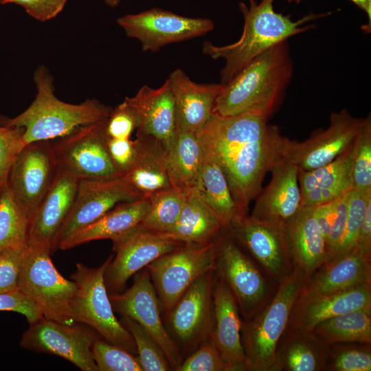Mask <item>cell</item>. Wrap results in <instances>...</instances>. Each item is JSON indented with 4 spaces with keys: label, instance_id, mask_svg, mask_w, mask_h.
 I'll return each mask as SVG.
<instances>
[{
    "label": "cell",
    "instance_id": "6da1fadb",
    "mask_svg": "<svg viewBox=\"0 0 371 371\" xmlns=\"http://www.w3.org/2000/svg\"><path fill=\"white\" fill-rule=\"evenodd\" d=\"M268 119L251 112L232 116L213 113L196 132L204 153L223 170L243 216L261 190L266 174L284 159L289 141Z\"/></svg>",
    "mask_w": 371,
    "mask_h": 371
},
{
    "label": "cell",
    "instance_id": "7a4b0ae2",
    "mask_svg": "<svg viewBox=\"0 0 371 371\" xmlns=\"http://www.w3.org/2000/svg\"><path fill=\"white\" fill-rule=\"evenodd\" d=\"M293 68L287 41L276 45L223 85L213 113L232 116L251 112L269 118L280 105Z\"/></svg>",
    "mask_w": 371,
    "mask_h": 371
},
{
    "label": "cell",
    "instance_id": "3957f363",
    "mask_svg": "<svg viewBox=\"0 0 371 371\" xmlns=\"http://www.w3.org/2000/svg\"><path fill=\"white\" fill-rule=\"evenodd\" d=\"M247 7L240 3L244 16V26L240 38L223 46H216L210 41L203 45V52L212 59H223L225 65L221 71V84L228 82L251 60L276 45L287 41L296 34L313 28L308 24L312 20L325 17L329 13L309 14L293 21L291 15L276 12L273 0H249Z\"/></svg>",
    "mask_w": 371,
    "mask_h": 371
},
{
    "label": "cell",
    "instance_id": "277c9868",
    "mask_svg": "<svg viewBox=\"0 0 371 371\" xmlns=\"http://www.w3.org/2000/svg\"><path fill=\"white\" fill-rule=\"evenodd\" d=\"M33 79L37 91L31 104L17 116L3 120L4 125L24 128L26 144L62 137L80 126L107 120L112 112L113 108L96 99L80 104L59 100L52 75L44 65L35 69Z\"/></svg>",
    "mask_w": 371,
    "mask_h": 371
},
{
    "label": "cell",
    "instance_id": "5b68a950",
    "mask_svg": "<svg viewBox=\"0 0 371 371\" xmlns=\"http://www.w3.org/2000/svg\"><path fill=\"white\" fill-rule=\"evenodd\" d=\"M305 280L302 273L294 267L292 275L278 284L274 295L266 305L242 322L245 370L273 371L277 345Z\"/></svg>",
    "mask_w": 371,
    "mask_h": 371
},
{
    "label": "cell",
    "instance_id": "8992f818",
    "mask_svg": "<svg viewBox=\"0 0 371 371\" xmlns=\"http://www.w3.org/2000/svg\"><path fill=\"white\" fill-rule=\"evenodd\" d=\"M52 251L46 245L28 243L23 254L18 289L39 308L45 319L72 325L76 322L70 306L76 284L58 271L50 257Z\"/></svg>",
    "mask_w": 371,
    "mask_h": 371
},
{
    "label": "cell",
    "instance_id": "52a82bcc",
    "mask_svg": "<svg viewBox=\"0 0 371 371\" xmlns=\"http://www.w3.org/2000/svg\"><path fill=\"white\" fill-rule=\"evenodd\" d=\"M111 259L110 256L97 268L76 264V271L71 276L76 284L71 313L76 323L90 326L106 341L135 355L134 339L115 317L105 285L104 274Z\"/></svg>",
    "mask_w": 371,
    "mask_h": 371
},
{
    "label": "cell",
    "instance_id": "ba28073f",
    "mask_svg": "<svg viewBox=\"0 0 371 371\" xmlns=\"http://www.w3.org/2000/svg\"><path fill=\"white\" fill-rule=\"evenodd\" d=\"M215 240L207 244H184L149 263L147 268L161 311L166 315L199 276L214 269Z\"/></svg>",
    "mask_w": 371,
    "mask_h": 371
},
{
    "label": "cell",
    "instance_id": "9c48e42d",
    "mask_svg": "<svg viewBox=\"0 0 371 371\" xmlns=\"http://www.w3.org/2000/svg\"><path fill=\"white\" fill-rule=\"evenodd\" d=\"M214 271L231 290L245 319L253 317L269 302L267 281L236 245L228 228H224L215 239Z\"/></svg>",
    "mask_w": 371,
    "mask_h": 371
},
{
    "label": "cell",
    "instance_id": "30bf717a",
    "mask_svg": "<svg viewBox=\"0 0 371 371\" xmlns=\"http://www.w3.org/2000/svg\"><path fill=\"white\" fill-rule=\"evenodd\" d=\"M106 120L80 126L52 140L58 168L79 179L121 177L109 153Z\"/></svg>",
    "mask_w": 371,
    "mask_h": 371
},
{
    "label": "cell",
    "instance_id": "8fae6325",
    "mask_svg": "<svg viewBox=\"0 0 371 371\" xmlns=\"http://www.w3.org/2000/svg\"><path fill=\"white\" fill-rule=\"evenodd\" d=\"M58 170L52 141L29 143L16 158L7 187L29 219L51 188Z\"/></svg>",
    "mask_w": 371,
    "mask_h": 371
},
{
    "label": "cell",
    "instance_id": "7c38bea8",
    "mask_svg": "<svg viewBox=\"0 0 371 371\" xmlns=\"http://www.w3.org/2000/svg\"><path fill=\"white\" fill-rule=\"evenodd\" d=\"M126 36L137 39L144 52H155L166 45L203 36L214 24L206 18L181 16L160 8L128 14L117 19Z\"/></svg>",
    "mask_w": 371,
    "mask_h": 371
},
{
    "label": "cell",
    "instance_id": "4fadbf2b",
    "mask_svg": "<svg viewBox=\"0 0 371 371\" xmlns=\"http://www.w3.org/2000/svg\"><path fill=\"white\" fill-rule=\"evenodd\" d=\"M98 337L82 324H65L42 317L30 324L20 346L25 349L58 355L83 371H98L91 347Z\"/></svg>",
    "mask_w": 371,
    "mask_h": 371
},
{
    "label": "cell",
    "instance_id": "5bb4252c",
    "mask_svg": "<svg viewBox=\"0 0 371 371\" xmlns=\"http://www.w3.org/2000/svg\"><path fill=\"white\" fill-rule=\"evenodd\" d=\"M132 286L123 293L109 295L114 312L127 316L149 333L161 346L172 370L181 363L180 349L161 317L159 298L146 267L140 270Z\"/></svg>",
    "mask_w": 371,
    "mask_h": 371
},
{
    "label": "cell",
    "instance_id": "9a60e30c",
    "mask_svg": "<svg viewBox=\"0 0 371 371\" xmlns=\"http://www.w3.org/2000/svg\"><path fill=\"white\" fill-rule=\"evenodd\" d=\"M366 118L352 116L346 109L330 115V124L302 142L289 139L284 159L298 170L310 171L325 166L354 142Z\"/></svg>",
    "mask_w": 371,
    "mask_h": 371
},
{
    "label": "cell",
    "instance_id": "2e32d148",
    "mask_svg": "<svg viewBox=\"0 0 371 371\" xmlns=\"http://www.w3.org/2000/svg\"><path fill=\"white\" fill-rule=\"evenodd\" d=\"M283 225L246 215L227 227L234 238L247 248L278 284L289 278L294 271Z\"/></svg>",
    "mask_w": 371,
    "mask_h": 371
},
{
    "label": "cell",
    "instance_id": "e0dca14e",
    "mask_svg": "<svg viewBox=\"0 0 371 371\" xmlns=\"http://www.w3.org/2000/svg\"><path fill=\"white\" fill-rule=\"evenodd\" d=\"M142 198L122 177L99 180L80 179L73 207L55 238L53 249L117 205Z\"/></svg>",
    "mask_w": 371,
    "mask_h": 371
},
{
    "label": "cell",
    "instance_id": "ac0fdd59",
    "mask_svg": "<svg viewBox=\"0 0 371 371\" xmlns=\"http://www.w3.org/2000/svg\"><path fill=\"white\" fill-rule=\"evenodd\" d=\"M113 242L116 254L108 264L104 274L109 295L120 293L127 280L149 263L184 245L139 226Z\"/></svg>",
    "mask_w": 371,
    "mask_h": 371
},
{
    "label": "cell",
    "instance_id": "d6986e66",
    "mask_svg": "<svg viewBox=\"0 0 371 371\" xmlns=\"http://www.w3.org/2000/svg\"><path fill=\"white\" fill-rule=\"evenodd\" d=\"M214 278V269L199 276L167 315L169 334L179 349L194 348L210 335Z\"/></svg>",
    "mask_w": 371,
    "mask_h": 371
},
{
    "label": "cell",
    "instance_id": "ffe728a7",
    "mask_svg": "<svg viewBox=\"0 0 371 371\" xmlns=\"http://www.w3.org/2000/svg\"><path fill=\"white\" fill-rule=\"evenodd\" d=\"M371 254L358 245L324 262L306 279L297 298L303 300L371 284Z\"/></svg>",
    "mask_w": 371,
    "mask_h": 371
},
{
    "label": "cell",
    "instance_id": "44dd1931",
    "mask_svg": "<svg viewBox=\"0 0 371 371\" xmlns=\"http://www.w3.org/2000/svg\"><path fill=\"white\" fill-rule=\"evenodd\" d=\"M124 101L135 116L137 134L156 138L169 151L176 136L177 117L168 80L157 89L144 85Z\"/></svg>",
    "mask_w": 371,
    "mask_h": 371
},
{
    "label": "cell",
    "instance_id": "7402d4cb",
    "mask_svg": "<svg viewBox=\"0 0 371 371\" xmlns=\"http://www.w3.org/2000/svg\"><path fill=\"white\" fill-rule=\"evenodd\" d=\"M212 302V326L208 337L232 371L245 370L239 308L228 286L216 276Z\"/></svg>",
    "mask_w": 371,
    "mask_h": 371
},
{
    "label": "cell",
    "instance_id": "603a6c76",
    "mask_svg": "<svg viewBox=\"0 0 371 371\" xmlns=\"http://www.w3.org/2000/svg\"><path fill=\"white\" fill-rule=\"evenodd\" d=\"M79 181L58 168L51 188L30 219L28 243L44 244L53 250L55 238L73 207Z\"/></svg>",
    "mask_w": 371,
    "mask_h": 371
},
{
    "label": "cell",
    "instance_id": "cb8c5ba5",
    "mask_svg": "<svg viewBox=\"0 0 371 371\" xmlns=\"http://www.w3.org/2000/svg\"><path fill=\"white\" fill-rule=\"evenodd\" d=\"M368 308H371V284L306 300H296L286 330L312 331L325 319Z\"/></svg>",
    "mask_w": 371,
    "mask_h": 371
},
{
    "label": "cell",
    "instance_id": "d4e9b609",
    "mask_svg": "<svg viewBox=\"0 0 371 371\" xmlns=\"http://www.w3.org/2000/svg\"><path fill=\"white\" fill-rule=\"evenodd\" d=\"M271 180L256 196L251 216L284 224L302 207L297 168L282 159L270 171Z\"/></svg>",
    "mask_w": 371,
    "mask_h": 371
},
{
    "label": "cell",
    "instance_id": "484cf974",
    "mask_svg": "<svg viewBox=\"0 0 371 371\" xmlns=\"http://www.w3.org/2000/svg\"><path fill=\"white\" fill-rule=\"evenodd\" d=\"M283 225L293 266L306 280L328 260L326 241L314 207L302 206Z\"/></svg>",
    "mask_w": 371,
    "mask_h": 371
},
{
    "label": "cell",
    "instance_id": "4316f807",
    "mask_svg": "<svg viewBox=\"0 0 371 371\" xmlns=\"http://www.w3.org/2000/svg\"><path fill=\"white\" fill-rule=\"evenodd\" d=\"M175 102L177 130L196 133L213 114L215 100L222 84H198L181 69L168 78Z\"/></svg>",
    "mask_w": 371,
    "mask_h": 371
},
{
    "label": "cell",
    "instance_id": "83f0119b",
    "mask_svg": "<svg viewBox=\"0 0 371 371\" xmlns=\"http://www.w3.org/2000/svg\"><path fill=\"white\" fill-rule=\"evenodd\" d=\"M136 157L132 168L123 177L143 198L172 187L168 172V150L156 138L137 134Z\"/></svg>",
    "mask_w": 371,
    "mask_h": 371
},
{
    "label": "cell",
    "instance_id": "f1b7e54d",
    "mask_svg": "<svg viewBox=\"0 0 371 371\" xmlns=\"http://www.w3.org/2000/svg\"><path fill=\"white\" fill-rule=\"evenodd\" d=\"M149 207L148 198L121 203L94 223L70 236L58 248L68 249L99 239L117 240L140 225Z\"/></svg>",
    "mask_w": 371,
    "mask_h": 371
},
{
    "label": "cell",
    "instance_id": "f546056e",
    "mask_svg": "<svg viewBox=\"0 0 371 371\" xmlns=\"http://www.w3.org/2000/svg\"><path fill=\"white\" fill-rule=\"evenodd\" d=\"M328 348L313 331L285 330L277 345L273 371H325Z\"/></svg>",
    "mask_w": 371,
    "mask_h": 371
},
{
    "label": "cell",
    "instance_id": "4dcf8cb0",
    "mask_svg": "<svg viewBox=\"0 0 371 371\" xmlns=\"http://www.w3.org/2000/svg\"><path fill=\"white\" fill-rule=\"evenodd\" d=\"M224 228L196 190L191 188L187 192L177 223L168 232L161 234L184 244H207L214 241Z\"/></svg>",
    "mask_w": 371,
    "mask_h": 371
},
{
    "label": "cell",
    "instance_id": "1f68e13d",
    "mask_svg": "<svg viewBox=\"0 0 371 371\" xmlns=\"http://www.w3.org/2000/svg\"><path fill=\"white\" fill-rule=\"evenodd\" d=\"M203 164L194 186L202 200L214 212L225 228L245 216L232 195L221 167L204 151Z\"/></svg>",
    "mask_w": 371,
    "mask_h": 371
},
{
    "label": "cell",
    "instance_id": "d6a6232c",
    "mask_svg": "<svg viewBox=\"0 0 371 371\" xmlns=\"http://www.w3.org/2000/svg\"><path fill=\"white\" fill-rule=\"evenodd\" d=\"M203 149L196 133L177 130L168 153V167L172 187L194 188L203 161Z\"/></svg>",
    "mask_w": 371,
    "mask_h": 371
},
{
    "label": "cell",
    "instance_id": "836d02e7",
    "mask_svg": "<svg viewBox=\"0 0 371 371\" xmlns=\"http://www.w3.org/2000/svg\"><path fill=\"white\" fill-rule=\"evenodd\" d=\"M312 331L328 346L339 343H371V308L334 316L317 324Z\"/></svg>",
    "mask_w": 371,
    "mask_h": 371
},
{
    "label": "cell",
    "instance_id": "e575fe53",
    "mask_svg": "<svg viewBox=\"0 0 371 371\" xmlns=\"http://www.w3.org/2000/svg\"><path fill=\"white\" fill-rule=\"evenodd\" d=\"M354 149L355 141L344 153L329 164L310 171L298 170L297 179L301 192L314 188L340 187L351 190Z\"/></svg>",
    "mask_w": 371,
    "mask_h": 371
},
{
    "label": "cell",
    "instance_id": "d590c367",
    "mask_svg": "<svg viewBox=\"0 0 371 371\" xmlns=\"http://www.w3.org/2000/svg\"><path fill=\"white\" fill-rule=\"evenodd\" d=\"M188 190L170 188L150 196V207L139 227L164 234L177 223L186 202Z\"/></svg>",
    "mask_w": 371,
    "mask_h": 371
},
{
    "label": "cell",
    "instance_id": "8d00e7d4",
    "mask_svg": "<svg viewBox=\"0 0 371 371\" xmlns=\"http://www.w3.org/2000/svg\"><path fill=\"white\" fill-rule=\"evenodd\" d=\"M30 219L8 187L0 195V251L25 249L28 245Z\"/></svg>",
    "mask_w": 371,
    "mask_h": 371
},
{
    "label": "cell",
    "instance_id": "74e56055",
    "mask_svg": "<svg viewBox=\"0 0 371 371\" xmlns=\"http://www.w3.org/2000/svg\"><path fill=\"white\" fill-rule=\"evenodd\" d=\"M349 191L328 203L314 207L316 221L326 241L327 261L336 255L344 236Z\"/></svg>",
    "mask_w": 371,
    "mask_h": 371
},
{
    "label": "cell",
    "instance_id": "f35d334b",
    "mask_svg": "<svg viewBox=\"0 0 371 371\" xmlns=\"http://www.w3.org/2000/svg\"><path fill=\"white\" fill-rule=\"evenodd\" d=\"M120 322L134 339L137 357L144 371L172 370L163 350L149 333L129 317L122 316Z\"/></svg>",
    "mask_w": 371,
    "mask_h": 371
},
{
    "label": "cell",
    "instance_id": "ab89813d",
    "mask_svg": "<svg viewBox=\"0 0 371 371\" xmlns=\"http://www.w3.org/2000/svg\"><path fill=\"white\" fill-rule=\"evenodd\" d=\"M370 370V344L350 342L328 346L325 371Z\"/></svg>",
    "mask_w": 371,
    "mask_h": 371
},
{
    "label": "cell",
    "instance_id": "60d3db41",
    "mask_svg": "<svg viewBox=\"0 0 371 371\" xmlns=\"http://www.w3.org/2000/svg\"><path fill=\"white\" fill-rule=\"evenodd\" d=\"M352 188L371 190V118L366 121L355 140L352 166Z\"/></svg>",
    "mask_w": 371,
    "mask_h": 371
},
{
    "label": "cell",
    "instance_id": "b9f144b4",
    "mask_svg": "<svg viewBox=\"0 0 371 371\" xmlns=\"http://www.w3.org/2000/svg\"><path fill=\"white\" fill-rule=\"evenodd\" d=\"M91 352L98 371H144L137 357L104 339L95 340Z\"/></svg>",
    "mask_w": 371,
    "mask_h": 371
},
{
    "label": "cell",
    "instance_id": "7bdbcfd3",
    "mask_svg": "<svg viewBox=\"0 0 371 371\" xmlns=\"http://www.w3.org/2000/svg\"><path fill=\"white\" fill-rule=\"evenodd\" d=\"M370 201L371 190L352 188L349 191L345 231L339 249L334 257L357 245L367 206Z\"/></svg>",
    "mask_w": 371,
    "mask_h": 371
},
{
    "label": "cell",
    "instance_id": "ee69618b",
    "mask_svg": "<svg viewBox=\"0 0 371 371\" xmlns=\"http://www.w3.org/2000/svg\"><path fill=\"white\" fill-rule=\"evenodd\" d=\"M23 127L0 124V195L7 188L10 169L26 145Z\"/></svg>",
    "mask_w": 371,
    "mask_h": 371
},
{
    "label": "cell",
    "instance_id": "f6af8a7d",
    "mask_svg": "<svg viewBox=\"0 0 371 371\" xmlns=\"http://www.w3.org/2000/svg\"><path fill=\"white\" fill-rule=\"evenodd\" d=\"M176 371H232L207 337L198 349L182 361Z\"/></svg>",
    "mask_w": 371,
    "mask_h": 371
},
{
    "label": "cell",
    "instance_id": "bcb514c9",
    "mask_svg": "<svg viewBox=\"0 0 371 371\" xmlns=\"http://www.w3.org/2000/svg\"><path fill=\"white\" fill-rule=\"evenodd\" d=\"M24 250L8 249L0 251V293L18 290Z\"/></svg>",
    "mask_w": 371,
    "mask_h": 371
},
{
    "label": "cell",
    "instance_id": "7dc6e473",
    "mask_svg": "<svg viewBox=\"0 0 371 371\" xmlns=\"http://www.w3.org/2000/svg\"><path fill=\"white\" fill-rule=\"evenodd\" d=\"M136 129L135 116L124 100L114 109L106 120V134L110 138L128 139Z\"/></svg>",
    "mask_w": 371,
    "mask_h": 371
},
{
    "label": "cell",
    "instance_id": "c3c4849f",
    "mask_svg": "<svg viewBox=\"0 0 371 371\" xmlns=\"http://www.w3.org/2000/svg\"><path fill=\"white\" fill-rule=\"evenodd\" d=\"M14 311L24 315L29 324L43 316L39 308L19 289L0 293V311Z\"/></svg>",
    "mask_w": 371,
    "mask_h": 371
},
{
    "label": "cell",
    "instance_id": "681fc988",
    "mask_svg": "<svg viewBox=\"0 0 371 371\" xmlns=\"http://www.w3.org/2000/svg\"><path fill=\"white\" fill-rule=\"evenodd\" d=\"M111 159L121 177L133 167L136 157L135 141L128 139L108 138Z\"/></svg>",
    "mask_w": 371,
    "mask_h": 371
},
{
    "label": "cell",
    "instance_id": "f907efd6",
    "mask_svg": "<svg viewBox=\"0 0 371 371\" xmlns=\"http://www.w3.org/2000/svg\"><path fill=\"white\" fill-rule=\"evenodd\" d=\"M68 0H7L23 8L33 19L45 22L55 18L65 8Z\"/></svg>",
    "mask_w": 371,
    "mask_h": 371
},
{
    "label": "cell",
    "instance_id": "816d5d0a",
    "mask_svg": "<svg viewBox=\"0 0 371 371\" xmlns=\"http://www.w3.org/2000/svg\"><path fill=\"white\" fill-rule=\"evenodd\" d=\"M357 245L366 253L371 254V201L367 206Z\"/></svg>",
    "mask_w": 371,
    "mask_h": 371
},
{
    "label": "cell",
    "instance_id": "f5cc1de1",
    "mask_svg": "<svg viewBox=\"0 0 371 371\" xmlns=\"http://www.w3.org/2000/svg\"><path fill=\"white\" fill-rule=\"evenodd\" d=\"M350 1L366 13L368 20H369L368 30L370 32V30H371V0H350Z\"/></svg>",
    "mask_w": 371,
    "mask_h": 371
},
{
    "label": "cell",
    "instance_id": "db71d44e",
    "mask_svg": "<svg viewBox=\"0 0 371 371\" xmlns=\"http://www.w3.org/2000/svg\"><path fill=\"white\" fill-rule=\"evenodd\" d=\"M121 1L122 0H104V2L111 8H115L120 4Z\"/></svg>",
    "mask_w": 371,
    "mask_h": 371
},
{
    "label": "cell",
    "instance_id": "11a10c76",
    "mask_svg": "<svg viewBox=\"0 0 371 371\" xmlns=\"http://www.w3.org/2000/svg\"><path fill=\"white\" fill-rule=\"evenodd\" d=\"M302 0H288V1L289 3H300Z\"/></svg>",
    "mask_w": 371,
    "mask_h": 371
},
{
    "label": "cell",
    "instance_id": "9f6ffc18",
    "mask_svg": "<svg viewBox=\"0 0 371 371\" xmlns=\"http://www.w3.org/2000/svg\"><path fill=\"white\" fill-rule=\"evenodd\" d=\"M7 0H0V4H5Z\"/></svg>",
    "mask_w": 371,
    "mask_h": 371
}]
</instances>
